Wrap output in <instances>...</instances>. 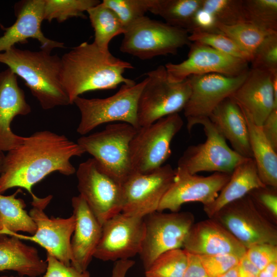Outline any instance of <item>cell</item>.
I'll use <instances>...</instances> for the list:
<instances>
[{"mask_svg": "<svg viewBox=\"0 0 277 277\" xmlns=\"http://www.w3.org/2000/svg\"><path fill=\"white\" fill-rule=\"evenodd\" d=\"M84 153L77 142L64 135L49 130L37 131L5 155L0 173V193L19 187L33 196V186L51 173L58 172L67 176L75 173L70 159Z\"/></svg>", "mask_w": 277, "mask_h": 277, "instance_id": "cell-1", "label": "cell"}, {"mask_svg": "<svg viewBox=\"0 0 277 277\" xmlns=\"http://www.w3.org/2000/svg\"><path fill=\"white\" fill-rule=\"evenodd\" d=\"M61 58V84L70 104L85 92L116 88L120 84L135 83L124 76L131 63L103 52L93 42H84Z\"/></svg>", "mask_w": 277, "mask_h": 277, "instance_id": "cell-2", "label": "cell"}, {"mask_svg": "<svg viewBox=\"0 0 277 277\" xmlns=\"http://www.w3.org/2000/svg\"><path fill=\"white\" fill-rule=\"evenodd\" d=\"M0 63L24 81L43 109L70 105L61 82V58L56 54L13 46L0 53Z\"/></svg>", "mask_w": 277, "mask_h": 277, "instance_id": "cell-3", "label": "cell"}, {"mask_svg": "<svg viewBox=\"0 0 277 277\" xmlns=\"http://www.w3.org/2000/svg\"><path fill=\"white\" fill-rule=\"evenodd\" d=\"M137 129L126 123L112 124L80 137L77 143L93 156L101 170L122 184L133 172L129 145Z\"/></svg>", "mask_w": 277, "mask_h": 277, "instance_id": "cell-4", "label": "cell"}, {"mask_svg": "<svg viewBox=\"0 0 277 277\" xmlns=\"http://www.w3.org/2000/svg\"><path fill=\"white\" fill-rule=\"evenodd\" d=\"M189 34L185 29L144 16L126 29L120 49L142 60L175 54L190 45Z\"/></svg>", "mask_w": 277, "mask_h": 277, "instance_id": "cell-5", "label": "cell"}, {"mask_svg": "<svg viewBox=\"0 0 277 277\" xmlns=\"http://www.w3.org/2000/svg\"><path fill=\"white\" fill-rule=\"evenodd\" d=\"M146 74V82L137 103L140 127L183 110L191 93L189 79L180 82L171 81L165 66H159Z\"/></svg>", "mask_w": 277, "mask_h": 277, "instance_id": "cell-6", "label": "cell"}, {"mask_svg": "<svg viewBox=\"0 0 277 277\" xmlns=\"http://www.w3.org/2000/svg\"><path fill=\"white\" fill-rule=\"evenodd\" d=\"M146 82L122 84L114 94L105 98L77 97L74 101L81 113L76 131L85 135L104 123L113 122L128 123L140 128L137 118V103Z\"/></svg>", "mask_w": 277, "mask_h": 277, "instance_id": "cell-7", "label": "cell"}, {"mask_svg": "<svg viewBox=\"0 0 277 277\" xmlns=\"http://www.w3.org/2000/svg\"><path fill=\"white\" fill-rule=\"evenodd\" d=\"M196 124L203 125L206 140L188 146L177 162V168L191 174L204 171L231 174L236 166L247 159L229 147L209 117L188 122V131Z\"/></svg>", "mask_w": 277, "mask_h": 277, "instance_id": "cell-8", "label": "cell"}, {"mask_svg": "<svg viewBox=\"0 0 277 277\" xmlns=\"http://www.w3.org/2000/svg\"><path fill=\"white\" fill-rule=\"evenodd\" d=\"M183 125L181 116L174 113L137 129L129 145L133 172L148 173L163 166L171 155L172 140Z\"/></svg>", "mask_w": 277, "mask_h": 277, "instance_id": "cell-9", "label": "cell"}, {"mask_svg": "<svg viewBox=\"0 0 277 277\" xmlns=\"http://www.w3.org/2000/svg\"><path fill=\"white\" fill-rule=\"evenodd\" d=\"M145 234L139 255L145 270L164 252L181 248L194 223L190 212L155 211L144 218Z\"/></svg>", "mask_w": 277, "mask_h": 277, "instance_id": "cell-10", "label": "cell"}, {"mask_svg": "<svg viewBox=\"0 0 277 277\" xmlns=\"http://www.w3.org/2000/svg\"><path fill=\"white\" fill-rule=\"evenodd\" d=\"M225 227L246 249L258 244L277 245V227L248 195L223 207L212 217Z\"/></svg>", "mask_w": 277, "mask_h": 277, "instance_id": "cell-11", "label": "cell"}, {"mask_svg": "<svg viewBox=\"0 0 277 277\" xmlns=\"http://www.w3.org/2000/svg\"><path fill=\"white\" fill-rule=\"evenodd\" d=\"M75 172L80 195L102 226L122 212V184L101 170L93 158L81 163Z\"/></svg>", "mask_w": 277, "mask_h": 277, "instance_id": "cell-12", "label": "cell"}, {"mask_svg": "<svg viewBox=\"0 0 277 277\" xmlns=\"http://www.w3.org/2000/svg\"><path fill=\"white\" fill-rule=\"evenodd\" d=\"M52 195L38 197L32 196V208L29 214L36 224V230L31 235L10 233L22 240H29L44 248L66 265L70 266L72 260L70 242L75 220L73 214L67 218L49 217L45 210L52 199Z\"/></svg>", "mask_w": 277, "mask_h": 277, "instance_id": "cell-13", "label": "cell"}, {"mask_svg": "<svg viewBox=\"0 0 277 277\" xmlns=\"http://www.w3.org/2000/svg\"><path fill=\"white\" fill-rule=\"evenodd\" d=\"M175 174L169 164L145 174L133 172L122 184V213L144 218L157 211L160 202L173 182Z\"/></svg>", "mask_w": 277, "mask_h": 277, "instance_id": "cell-14", "label": "cell"}, {"mask_svg": "<svg viewBox=\"0 0 277 277\" xmlns=\"http://www.w3.org/2000/svg\"><path fill=\"white\" fill-rule=\"evenodd\" d=\"M145 234L144 219L121 212L102 225L93 258L103 261L130 259L140 253Z\"/></svg>", "mask_w": 277, "mask_h": 277, "instance_id": "cell-15", "label": "cell"}, {"mask_svg": "<svg viewBox=\"0 0 277 277\" xmlns=\"http://www.w3.org/2000/svg\"><path fill=\"white\" fill-rule=\"evenodd\" d=\"M187 58L184 61L165 65L171 81L180 82L192 75L218 73L238 76L249 70V62L196 43L190 44Z\"/></svg>", "mask_w": 277, "mask_h": 277, "instance_id": "cell-16", "label": "cell"}, {"mask_svg": "<svg viewBox=\"0 0 277 277\" xmlns=\"http://www.w3.org/2000/svg\"><path fill=\"white\" fill-rule=\"evenodd\" d=\"M231 174L214 172L203 176L191 174L176 168L173 182L163 197L157 211L179 212L182 206L188 202L209 205L217 197Z\"/></svg>", "mask_w": 277, "mask_h": 277, "instance_id": "cell-17", "label": "cell"}, {"mask_svg": "<svg viewBox=\"0 0 277 277\" xmlns=\"http://www.w3.org/2000/svg\"><path fill=\"white\" fill-rule=\"evenodd\" d=\"M249 70L235 76L210 73L188 77L191 93L183 109L187 122L209 117L214 109L241 86Z\"/></svg>", "mask_w": 277, "mask_h": 277, "instance_id": "cell-18", "label": "cell"}, {"mask_svg": "<svg viewBox=\"0 0 277 277\" xmlns=\"http://www.w3.org/2000/svg\"><path fill=\"white\" fill-rule=\"evenodd\" d=\"M44 5V0H24L15 4L16 19L12 25L5 28L4 34L0 36V53L16 44L27 43L31 38L39 42L41 50L49 52L54 48H65L64 43L46 37L42 31Z\"/></svg>", "mask_w": 277, "mask_h": 277, "instance_id": "cell-19", "label": "cell"}, {"mask_svg": "<svg viewBox=\"0 0 277 277\" xmlns=\"http://www.w3.org/2000/svg\"><path fill=\"white\" fill-rule=\"evenodd\" d=\"M229 97L259 126L277 108L271 74L261 70L251 68L243 83Z\"/></svg>", "mask_w": 277, "mask_h": 277, "instance_id": "cell-20", "label": "cell"}, {"mask_svg": "<svg viewBox=\"0 0 277 277\" xmlns=\"http://www.w3.org/2000/svg\"><path fill=\"white\" fill-rule=\"evenodd\" d=\"M75 224L71 242V265L84 271L90 263L100 240L102 226L79 194L71 200Z\"/></svg>", "mask_w": 277, "mask_h": 277, "instance_id": "cell-21", "label": "cell"}, {"mask_svg": "<svg viewBox=\"0 0 277 277\" xmlns=\"http://www.w3.org/2000/svg\"><path fill=\"white\" fill-rule=\"evenodd\" d=\"M187 252L198 255L231 253L242 258L246 248L213 218L194 223L183 244Z\"/></svg>", "mask_w": 277, "mask_h": 277, "instance_id": "cell-22", "label": "cell"}, {"mask_svg": "<svg viewBox=\"0 0 277 277\" xmlns=\"http://www.w3.org/2000/svg\"><path fill=\"white\" fill-rule=\"evenodd\" d=\"M17 76L8 68L0 72V151H9L21 144L26 137L15 134L11 124L17 115L31 111L19 87Z\"/></svg>", "mask_w": 277, "mask_h": 277, "instance_id": "cell-23", "label": "cell"}, {"mask_svg": "<svg viewBox=\"0 0 277 277\" xmlns=\"http://www.w3.org/2000/svg\"><path fill=\"white\" fill-rule=\"evenodd\" d=\"M46 268V261L36 248L14 235L0 234V272L11 270L21 276L38 277Z\"/></svg>", "mask_w": 277, "mask_h": 277, "instance_id": "cell-24", "label": "cell"}, {"mask_svg": "<svg viewBox=\"0 0 277 277\" xmlns=\"http://www.w3.org/2000/svg\"><path fill=\"white\" fill-rule=\"evenodd\" d=\"M209 118L232 149L242 156L253 157L247 122L239 105L230 97L223 100L212 112Z\"/></svg>", "mask_w": 277, "mask_h": 277, "instance_id": "cell-25", "label": "cell"}, {"mask_svg": "<svg viewBox=\"0 0 277 277\" xmlns=\"http://www.w3.org/2000/svg\"><path fill=\"white\" fill-rule=\"evenodd\" d=\"M265 186L261 181L253 159H247L233 170L230 179L215 200L203 209L212 217L226 205L247 195L252 190Z\"/></svg>", "mask_w": 277, "mask_h": 277, "instance_id": "cell-26", "label": "cell"}, {"mask_svg": "<svg viewBox=\"0 0 277 277\" xmlns=\"http://www.w3.org/2000/svg\"><path fill=\"white\" fill-rule=\"evenodd\" d=\"M242 112L247 122L252 159L259 177L264 185L277 187V151L264 136L261 127L255 125L249 116Z\"/></svg>", "mask_w": 277, "mask_h": 277, "instance_id": "cell-27", "label": "cell"}, {"mask_svg": "<svg viewBox=\"0 0 277 277\" xmlns=\"http://www.w3.org/2000/svg\"><path fill=\"white\" fill-rule=\"evenodd\" d=\"M21 191L18 189L11 195L0 193V234L18 232L33 234L36 226L25 208L24 201L16 196Z\"/></svg>", "mask_w": 277, "mask_h": 277, "instance_id": "cell-28", "label": "cell"}, {"mask_svg": "<svg viewBox=\"0 0 277 277\" xmlns=\"http://www.w3.org/2000/svg\"><path fill=\"white\" fill-rule=\"evenodd\" d=\"M94 31L93 43L102 51L108 52L109 44L115 36L125 32L126 29L116 14L101 2L87 11Z\"/></svg>", "mask_w": 277, "mask_h": 277, "instance_id": "cell-29", "label": "cell"}, {"mask_svg": "<svg viewBox=\"0 0 277 277\" xmlns=\"http://www.w3.org/2000/svg\"><path fill=\"white\" fill-rule=\"evenodd\" d=\"M202 3L203 0H152L149 11L189 33L193 17Z\"/></svg>", "mask_w": 277, "mask_h": 277, "instance_id": "cell-30", "label": "cell"}, {"mask_svg": "<svg viewBox=\"0 0 277 277\" xmlns=\"http://www.w3.org/2000/svg\"><path fill=\"white\" fill-rule=\"evenodd\" d=\"M216 27L252 58L256 48L265 37L271 34L246 21L230 26L217 23Z\"/></svg>", "mask_w": 277, "mask_h": 277, "instance_id": "cell-31", "label": "cell"}, {"mask_svg": "<svg viewBox=\"0 0 277 277\" xmlns=\"http://www.w3.org/2000/svg\"><path fill=\"white\" fill-rule=\"evenodd\" d=\"M100 3L98 0H44V20L62 23L73 17L86 18L84 12Z\"/></svg>", "mask_w": 277, "mask_h": 277, "instance_id": "cell-32", "label": "cell"}, {"mask_svg": "<svg viewBox=\"0 0 277 277\" xmlns=\"http://www.w3.org/2000/svg\"><path fill=\"white\" fill-rule=\"evenodd\" d=\"M188 252L184 249L168 250L161 254L145 270L146 277H183L188 263Z\"/></svg>", "mask_w": 277, "mask_h": 277, "instance_id": "cell-33", "label": "cell"}, {"mask_svg": "<svg viewBox=\"0 0 277 277\" xmlns=\"http://www.w3.org/2000/svg\"><path fill=\"white\" fill-rule=\"evenodd\" d=\"M247 22L269 33H277V0H243Z\"/></svg>", "mask_w": 277, "mask_h": 277, "instance_id": "cell-34", "label": "cell"}, {"mask_svg": "<svg viewBox=\"0 0 277 277\" xmlns=\"http://www.w3.org/2000/svg\"><path fill=\"white\" fill-rule=\"evenodd\" d=\"M191 43L209 46L217 51L250 63L251 56L243 50L233 40L220 31L210 32L200 30L189 33Z\"/></svg>", "mask_w": 277, "mask_h": 277, "instance_id": "cell-35", "label": "cell"}, {"mask_svg": "<svg viewBox=\"0 0 277 277\" xmlns=\"http://www.w3.org/2000/svg\"><path fill=\"white\" fill-rule=\"evenodd\" d=\"M201 8L216 23L230 26L246 21L243 0H203Z\"/></svg>", "mask_w": 277, "mask_h": 277, "instance_id": "cell-36", "label": "cell"}, {"mask_svg": "<svg viewBox=\"0 0 277 277\" xmlns=\"http://www.w3.org/2000/svg\"><path fill=\"white\" fill-rule=\"evenodd\" d=\"M152 0H104L123 24L125 29L149 11Z\"/></svg>", "mask_w": 277, "mask_h": 277, "instance_id": "cell-37", "label": "cell"}, {"mask_svg": "<svg viewBox=\"0 0 277 277\" xmlns=\"http://www.w3.org/2000/svg\"><path fill=\"white\" fill-rule=\"evenodd\" d=\"M251 68L272 73L277 72V33L266 36L255 51Z\"/></svg>", "mask_w": 277, "mask_h": 277, "instance_id": "cell-38", "label": "cell"}, {"mask_svg": "<svg viewBox=\"0 0 277 277\" xmlns=\"http://www.w3.org/2000/svg\"><path fill=\"white\" fill-rule=\"evenodd\" d=\"M247 195L266 217L277 224V187L265 185L252 190Z\"/></svg>", "mask_w": 277, "mask_h": 277, "instance_id": "cell-39", "label": "cell"}, {"mask_svg": "<svg viewBox=\"0 0 277 277\" xmlns=\"http://www.w3.org/2000/svg\"><path fill=\"white\" fill-rule=\"evenodd\" d=\"M199 256L210 277H217L238 266L242 258L231 253Z\"/></svg>", "mask_w": 277, "mask_h": 277, "instance_id": "cell-40", "label": "cell"}, {"mask_svg": "<svg viewBox=\"0 0 277 277\" xmlns=\"http://www.w3.org/2000/svg\"><path fill=\"white\" fill-rule=\"evenodd\" d=\"M244 256L259 271L277 261V245L269 243L254 245L246 249Z\"/></svg>", "mask_w": 277, "mask_h": 277, "instance_id": "cell-41", "label": "cell"}, {"mask_svg": "<svg viewBox=\"0 0 277 277\" xmlns=\"http://www.w3.org/2000/svg\"><path fill=\"white\" fill-rule=\"evenodd\" d=\"M47 268L42 277H91L88 271H80L72 265L67 266L49 253L46 254Z\"/></svg>", "mask_w": 277, "mask_h": 277, "instance_id": "cell-42", "label": "cell"}, {"mask_svg": "<svg viewBox=\"0 0 277 277\" xmlns=\"http://www.w3.org/2000/svg\"><path fill=\"white\" fill-rule=\"evenodd\" d=\"M216 24L212 15L201 8L193 17L189 33L194 30L220 31L216 27Z\"/></svg>", "mask_w": 277, "mask_h": 277, "instance_id": "cell-43", "label": "cell"}, {"mask_svg": "<svg viewBox=\"0 0 277 277\" xmlns=\"http://www.w3.org/2000/svg\"><path fill=\"white\" fill-rule=\"evenodd\" d=\"M271 146L277 151V108H274L261 126Z\"/></svg>", "mask_w": 277, "mask_h": 277, "instance_id": "cell-44", "label": "cell"}, {"mask_svg": "<svg viewBox=\"0 0 277 277\" xmlns=\"http://www.w3.org/2000/svg\"><path fill=\"white\" fill-rule=\"evenodd\" d=\"M188 263L183 277H210L204 268L199 256L188 253Z\"/></svg>", "mask_w": 277, "mask_h": 277, "instance_id": "cell-45", "label": "cell"}, {"mask_svg": "<svg viewBox=\"0 0 277 277\" xmlns=\"http://www.w3.org/2000/svg\"><path fill=\"white\" fill-rule=\"evenodd\" d=\"M135 263L134 261L131 259L115 261L110 277H126L127 272L133 266Z\"/></svg>", "mask_w": 277, "mask_h": 277, "instance_id": "cell-46", "label": "cell"}, {"mask_svg": "<svg viewBox=\"0 0 277 277\" xmlns=\"http://www.w3.org/2000/svg\"><path fill=\"white\" fill-rule=\"evenodd\" d=\"M239 277H258L259 270L244 255L238 265Z\"/></svg>", "mask_w": 277, "mask_h": 277, "instance_id": "cell-47", "label": "cell"}, {"mask_svg": "<svg viewBox=\"0 0 277 277\" xmlns=\"http://www.w3.org/2000/svg\"><path fill=\"white\" fill-rule=\"evenodd\" d=\"M258 277H277V261L270 263L259 271Z\"/></svg>", "mask_w": 277, "mask_h": 277, "instance_id": "cell-48", "label": "cell"}, {"mask_svg": "<svg viewBox=\"0 0 277 277\" xmlns=\"http://www.w3.org/2000/svg\"><path fill=\"white\" fill-rule=\"evenodd\" d=\"M238 265L217 277H239Z\"/></svg>", "mask_w": 277, "mask_h": 277, "instance_id": "cell-49", "label": "cell"}, {"mask_svg": "<svg viewBox=\"0 0 277 277\" xmlns=\"http://www.w3.org/2000/svg\"><path fill=\"white\" fill-rule=\"evenodd\" d=\"M5 154L3 152L0 151V173L1 171L2 166L5 158Z\"/></svg>", "mask_w": 277, "mask_h": 277, "instance_id": "cell-50", "label": "cell"}, {"mask_svg": "<svg viewBox=\"0 0 277 277\" xmlns=\"http://www.w3.org/2000/svg\"><path fill=\"white\" fill-rule=\"evenodd\" d=\"M0 277H24V276H13V275H10V276H7V275H3V276H1Z\"/></svg>", "mask_w": 277, "mask_h": 277, "instance_id": "cell-51", "label": "cell"}]
</instances>
